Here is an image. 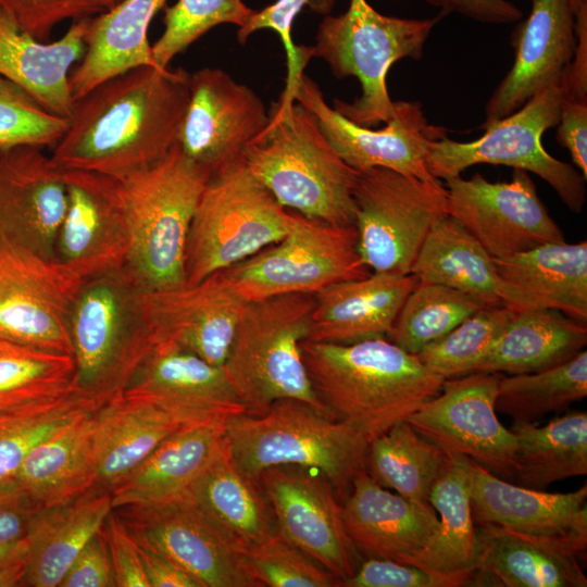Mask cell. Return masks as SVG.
I'll list each match as a JSON object with an SVG mask.
<instances>
[{
  "label": "cell",
  "instance_id": "obj_1",
  "mask_svg": "<svg viewBox=\"0 0 587 587\" xmlns=\"http://www.w3.org/2000/svg\"><path fill=\"white\" fill-rule=\"evenodd\" d=\"M188 99L189 73L183 68L125 71L74 101L50 157L62 170L129 176L176 145Z\"/></svg>",
  "mask_w": 587,
  "mask_h": 587
},
{
  "label": "cell",
  "instance_id": "obj_2",
  "mask_svg": "<svg viewBox=\"0 0 587 587\" xmlns=\"http://www.w3.org/2000/svg\"><path fill=\"white\" fill-rule=\"evenodd\" d=\"M301 355L320 400L369 442L437 396L445 382L387 338L303 340Z\"/></svg>",
  "mask_w": 587,
  "mask_h": 587
},
{
  "label": "cell",
  "instance_id": "obj_3",
  "mask_svg": "<svg viewBox=\"0 0 587 587\" xmlns=\"http://www.w3.org/2000/svg\"><path fill=\"white\" fill-rule=\"evenodd\" d=\"M241 161L286 209L330 225L354 224L358 171L333 149L315 116L280 95Z\"/></svg>",
  "mask_w": 587,
  "mask_h": 587
},
{
  "label": "cell",
  "instance_id": "obj_4",
  "mask_svg": "<svg viewBox=\"0 0 587 587\" xmlns=\"http://www.w3.org/2000/svg\"><path fill=\"white\" fill-rule=\"evenodd\" d=\"M145 291L126 265L83 280L70 322L73 391L99 405L122 395L155 346Z\"/></svg>",
  "mask_w": 587,
  "mask_h": 587
},
{
  "label": "cell",
  "instance_id": "obj_5",
  "mask_svg": "<svg viewBox=\"0 0 587 587\" xmlns=\"http://www.w3.org/2000/svg\"><path fill=\"white\" fill-rule=\"evenodd\" d=\"M224 438L232 459L246 472L258 476L277 465L316 470L344 500L354 476L365 470L369 441L299 399L277 400L260 414L229 416Z\"/></svg>",
  "mask_w": 587,
  "mask_h": 587
},
{
  "label": "cell",
  "instance_id": "obj_6",
  "mask_svg": "<svg viewBox=\"0 0 587 587\" xmlns=\"http://www.w3.org/2000/svg\"><path fill=\"white\" fill-rule=\"evenodd\" d=\"M210 175L176 142L155 163L120 179L128 230L125 265L146 291L186 284L187 236Z\"/></svg>",
  "mask_w": 587,
  "mask_h": 587
},
{
  "label": "cell",
  "instance_id": "obj_7",
  "mask_svg": "<svg viewBox=\"0 0 587 587\" xmlns=\"http://www.w3.org/2000/svg\"><path fill=\"white\" fill-rule=\"evenodd\" d=\"M314 303L312 294L245 303L223 370L247 413L260 414L292 398L335 417L315 394L301 355Z\"/></svg>",
  "mask_w": 587,
  "mask_h": 587
},
{
  "label": "cell",
  "instance_id": "obj_8",
  "mask_svg": "<svg viewBox=\"0 0 587 587\" xmlns=\"http://www.w3.org/2000/svg\"><path fill=\"white\" fill-rule=\"evenodd\" d=\"M402 18L377 12L366 0H350L348 10L321 23L312 55L323 59L337 78L357 77L361 96L334 100V109L355 124L377 127L392 118L386 77L395 62L422 59L433 28L445 17Z\"/></svg>",
  "mask_w": 587,
  "mask_h": 587
},
{
  "label": "cell",
  "instance_id": "obj_9",
  "mask_svg": "<svg viewBox=\"0 0 587 587\" xmlns=\"http://www.w3.org/2000/svg\"><path fill=\"white\" fill-rule=\"evenodd\" d=\"M295 213L237 161L210 175L185 249V283L193 285L279 241Z\"/></svg>",
  "mask_w": 587,
  "mask_h": 587
},
{
  "label": "cell",
  "instance_id": "obj_10",
  "mask_svg": "<svg viewBox=\"0 0 587 587\" xmlns=\"http://www.w3.org/2000/svg\"><path fill=\"white\" fill-rule=\"evenodd\" d=\"M563 97L564 84L552 85L512 114L484 127L485 134L476 140L460 142L448 136L435 140L426 159L428 172L444 180L483 163L532 172L547 182L572 212L580 213L586 178L571 164L550 155L541 142L542 134L559 123Z\"/></svg>",
  "mask_w": 587,
  "mask_h": 587
},
{
  "label": "cell",
  "instance_id": "obj_11",
  "mask_svg": "<svg viewBox=\"0 0 587 587\" xmlns=\"http://www.w3.org/2000/svg\"><path fill=\"white\" fill-rule=\"evenodd\" d=\"M353 199L358 251L374 273L411 274L427 235L448 215L440 180L385 167L358 172Z\"/></svg>",
  "mask_w": 587,
  "mask_h": 587
},
{
  "label": "cell",
  "instance_id": "obj_12",
  "mask_svg": "<svg viewBox=\"0 0 587 587\" xmlns=\"http://www.w3.org/2000/svg\"><path fill=\"white\" fill-rule=\"evenodd\" d=\"M222 271L245 302L287 294L314 295L370 274L358 251L354 225H330L299 213L279 241Z\"/></svg>",
  "mask_w": 587,
  "mask_h": 587
},
{
  "label": "cell",
  "instance_id": "obj_13",
  "mask_svg": "<svg viewBox=\"0 0 587 587\" xmlns=\"http://www.w3.org/2000/svg\"><path fill=\"white\" fill-rule=\"evenodd\" d=\"M82 283L0 236V338L72 355L71 313Z\"/></svg>",
  "mask_w": 587,
  "mask_h": 587
},
{
  "label": "cell",
  "instance_id": "obj_14",
  "mask_svg": "<svg viewBox=\"0 0 587 587\" xmlns=\"http://www.w3.org/2000/svg\"><path fill=\"white\" fill-rule=\"evenodd\" d=\"M498 373L445 379L437 396L405 421L453 455H464L496 476L511 478L517 439L496 414Z\"/></svg>",
  "mask_w": 587,
  "mask_h": 587
},
{
  "label": "cell",
  "instance_id": "obj_15",
  "mask_svg": "<svg viewBox=\"0 0 587 587\" xmlns=\"http://www.w3.org/2000/svg\"><path fill=\"white\" fill-rule=\"evenodd\" d=\"M292 95L315 116L333 149L353 170L385 167L424 180L436 179L426 159L430 145L447 136V130L428 123L419 101H395L392 118L373 128L355 124L329 107L320 87L304 73Z\"/></svg>",
  "mask_w": 587,
  "mask_h": 587
},
{
  "label": "cell",
  "instance_id": "obj_16",
  "mask_svg": "<svg viewBox=\"0 0 587 587\" xmlns=\"http://www.w3.org/2000/svg\"><path fill=\"white\" fill-rule=\"evenodd\" d=\"M445 182L448 215L494 259L565 241L526 171L513 168L510 182L491 183L479 173L470 179L458 176Z\"/></svg>",
  "mask_w": 587,
  "mask_h": 587
},
{
  "label": "cell",
  "instance_id": "obj_17",
  "mask_svg": "<svg viewBox=\"0 0 587 587\" xmlns=\"http://www.w3.org/2000/svg\"><path fill=\"white\" fill-rule=\"evenodd\" d=\"M273 507L279 535L325 567L340 584L357 570V550L330 482L319 471L277 465L258 475Z\"/></svg>",
  "mask_w": 587,
  "mask_h": 587
},
{
  "label": "cell",
  "instance_id": "obj_18",
  "mask_svg": "<svg viewBox=\"0 0 587 587\" xmlns=\"http://www.w3.org/2000/svg\"><path fill=\"white\" fill-rule=\"evenodd\" d=\"M268 112L247 85L221 68L189 74V99L177 143L210 174L241 160L247 145L265 127Z\"/></svg>",
  "mask_w": 587,
  "mask_h": 587
},
{
  "label": "cell",
  "instance_id": "obj_19",
  "mask_svg": "<svg viewBox=\"0 0 587 587\" xmlns=\"http://www.w3.org/2000/svg\"><path fill=\"white\" fill-rule=\"evenodd\" d=\"M113 510L136 542L175 561L201 587H262L246 553L183 499Z\"/></svg>",
  "mask_w": 587,
  "mask_h": 587
},
{
  "label": "cell",
  "instance_id": "obj_20",
  "mask_svg": "<svg viewBox=\"0 0 587 587\" xmlns=\"http://www.w3.org/2000/svg\"><path fill=\"white\" fill-rule=\"evenodd\" d=\"M67 207L54 243V261L80 279L126 264L128 230L121 180L63 170Z\"/></svg>",
  "mask_w": 587,
  "mask_h": 587
},
{
  "label": "cell",
  "instance_id": "obj_21",
  "mask_svg": "<svg viewBox=\"0 0 587 587\" xmlns=\"http://www.w3.org/2000/svg\"><path fill=\"white\" fill-rule=\"evenodd\" d=\"M511 34L514 62L489 97L480 128L501 120L539 91L565 83L577 45L571 0H529Z\"/></svg>",
  "mask_w": 587,
  "mask_h": 587
},
{
  "label": "cell",
  "instance_id": "obj_22",
  "mask_svg": "<svg viewBox=\"0 0 587 587\" xmlns=\"http://www.w3.org/2000/svg\"><path fill=\"white\" fill-rule=\"evenodd\" d=\"M245 303L223 271L193 285L145 291L142 296L155 345L179 347L216 366L226 361Z\"/></svg>",
  "mask_w": 587,
  "mask_h": 587
},
{
  "label": "cell",
  "instance_id": "obj_23",
  "mask_svg": "<svg viewBox=\"0 0 587 587\" xmlns=\"http://www.w3.org/2000/svg\"><path fill=\"white\" fill-rule=\"evenodd\" d=\"M66 207L63 170L43 148L20 146L1 151V237L54 260V243Z\"/></svg>",
  "mask_w": 587,
  "mask_h": 587
},
{
  "label": "cell",
  "instance_id": "obj_24",
  "mask_svg": "<svg viewBox=\"0 0 587 587\" xmlns=\"http://www.w3.org/2000/svg\"><path fill=\"white\" fill-rule=\"evenodd\" d=\"M121 396L161 407L188 423L226 420L246 412L223 366L170 344H158Z\"/></svg>",
  "mask_w": 587,
  "mask_h": 587
},
{
  "label": "cell",
  "instance_id": "obj_25",
  "mask_svg": "<svg viewBox=\"0 0 587 587\" xmlns=\"http://www.w3.org/2000/svg\"><path fill=\"white\" fill-rule=\"evenodd\" d=\"M471 507L476 526L496 525L587 548V486L548 492L511 484L472 461Z\"/></svg>",
  "mask_w": 587,
  "mask_h": 587
},
{
  "label": "cell",
  "instance_id": "obj_26",
  "mask_svg": "<svg viewBox=\"0 0 587 587\" xmlns=\"http://www.w3.org/2000/svg\"><path fill=\"white\" fill-rule=\"evenodd\" d=\"M179 499L243 553L279 534L273 507L261 482L232 459L225 438Z\"/></svg>",
  "mask_w": 587,
  "mask_h": 587
},
{
  "label": "cell",
  "instance_id": "obj_27",
  "mask_svg": "<svg viewBox=\"0 0 587 587\" xmlns=\"http://www.w3.org/2000/svg\"><path fill=\"white\" fill-rule=\"evenodd\" d=\"M342 521L357 552L400 563L417 553L432 538L438 516L397 492L378 485L365 470L353 478L344 500Z\"/></svg>",
  "mask_w": 587,
  "mask_h": 587
},
{
  "label": "cell",
  "instance_id": "obj_28",
  "mask_svg": "<svg viewBox=\"0 0 587 587\" xmlns=\"http://www.w3.org/2000/svg\"><path fill=\"white\" fill-rule=\"evenodd\" d=\"M502 304L514 310L547 308L587 320V242H546L494 259Z\"/></svg>",
  "mask_w": 587,
  "mask_h": 587
},
{
  "label": "cell",
  "instance_id": "obj_29",
  "mask_svg": "<svg viewBox=\"0 0 587 587\" xmlns=\"http://www.w3.org/2000/svg\"><path fill=\"white\" fill-rule=\"evenodd\" d=\"M413 274L370 273L314 294L309 341L350 345L387 338L409 294Z\"/></svg>",
  "mask_w": 587,
  "mask_h": 587
},
{
  "label": "cell",
  "instance_id": "obj_30",
  "mask_svg": "<svg viewBox=\"0 0 587 587\" xmlns=\"http://www.w3.org/2000/svg\"><path fill=\"white\" fill-rule=\"evenodd\" d=\"M476 527L477 565L471 586H587L582 553L570 544L496 525Z\"/></svg>",
  "mask_w": 587,
  "mask_h": 587
},
{
  "label": "cell",
  "instance_id": "obj_31",
  "mask_svg": "<svg viewBox=\"0 0 587 587\" xmlns=\"http://www.w3.org/2000/svg\"><path fill=\"white\" fill-rule=\"evenodd\" d=\"M91 17L73 21L58 40L40 41L0 7V75L48 111L68 118L74 105L70 70L84 55Z\"/></svg>",
  "mask_w": 587,
  "mask_h": 587
},
{
  "label": "cell",
  "instance_id": "obj_32",
  "mask_svg": "<svg viewBox=\"0 0 587 587\" xmlns=\"http://www.w3.org/2000/svg\"><path fill=\"white\" fill-rule=\"evenodd\" d=\"M471 477L472 460L448 453L429 495V503L439 515L438 526L428 542L407 563L446 579L451 587L469 586L477 565Z\"/></svg>",
  "mask_w": 587,
  "mask_h": 587
},
{
  "label": "cell",
  "instance_id": "obj_33",
  "mask_svg": "<svg viewBox=\"0 0 587 587\" xmlns=\"http://www.w3.org/2000/svg\"><path fill=\"white\" fill-rule=\"evenodd\" d=\"M93 417V488L109 491L168 436L192 424L153 403L124 396L100 405Z\"/></svg>",
  "mask_w": 587,
  "mask_h": 587
},
{
  "label": "cell",
  "instance_id": "obj_34",
  "mask_svg": "<svg viewBox=\"0 0 587 587\" xmlns=\"http://www.w3.org/2000/svg\"><path fill=\"white\" fill-rule=\"evenodd\" d=\"M226 420L186 424L168 436L110 490L112 508L154 505L182 498L222 447Z\"/></svg>",
  "mask_w": 587,
  "mask_h": 587
},
{
  "label": "cell",
  "instance_id": "obj_35",
  "mask_svg": "<svg viewBox=\"0 0 587 587\" xmlns=\"http://www.w3.org/2000/svg\"><path fill=\"white\" fill-rule=\"evenodd\" d=\"M112 509L110 491L99 488L70 502L40 509L24 538L22 586L59 587Z\"/></svg>",
  "mask_w": 587,
  "mask_h": 587
},
{
  "label": "cell",
  "instance_id": "obj_36",
  "mask_svg": "<svg viewBox=\"0 0 587 587\" xmlns=\"http://www.w3.org/2000/svg\"><path fill=\"white\" fill-rule=\"evenodd\" d=\"M167 0H122L91 17L85 52L70 76L74 101L103 80L140 65H154L149 26Z\"/></svg>",
  "mask_w": 587,
  "mask_h": 587
},
{
  "label": "cell",
  "instance_id": "obj_37",
  "mask_svg": "<svg viewBox=\"0 0 587 587\" xmlns=\"http://www.w3.org/2000/svg\"><path fill=\"white\" fill-rule=\"evenodd\" d=\"M95 412L39 442L14 476L13 482L39 508L70 502L95 487Z\"/></svg>",
  "mask_w": 587,
  "mask_h": 587
},
{
  "label": "cell",
  "instance_id": "obj_38",
  "mask_svg": "<svg viewBox=\"0 0 587 587\" xmlns=\"http://www.w3.org/2000/svg\"><path fill=\"white\" fill-rule=\"evenodd\" d=\"M587 344V327L547 308L519 310L473 373L538 372L562 364Z\"/></svg>",
  "mask_w": 587,
  "mask_h": 587
},
{
  "label": "cell",
  "instance_id": "obj_39",
  "mask_svg": "<svg viewBox=\"0 0 587 587\" xmlns=\"http://www.w3.org/2000/svg\"><path fill=\"white\" fill-rule=\"evenodd\" d=\"M411 274L421 283L439 284L466 294L485 307L502 304L494 258L450 215L434 225Z\"/></svg>",
  "mask_w": 587,
  "mask_h": 587
},
{
  "label": "cell",
  "instance_id": "obj_40",
  "mask_svg": "<svg viewBox=\"0 0 587 587\" xmlns=\"http://www.w3.org/2000/svg\"><path fill=\"white\" fill-rule=\"evenodd\" d=\"M517 439L511 478L545 490L555 482L587 474V412L570 411L544 426L513 424Z\"/></svg>",
  "mask_w": 587,
  "mask_h": 587
},
{
  "label": "cell",
  "instance_id": "obj_41",
  "mask_svg": "<svg viewBox=\"0 0 587 587\" xmlns=\"http://www.w3.org/2000/svg\"><path fill=\"white\" fill-rule=\"evenodd\" d=\"M447 459L446 451L402 421L369 442L365 471L382 487L433 509L430 490Z\"/></svg>",
  "mask_w": 587,
  "mask_h": 587
},
{
  "label": "cell",
  "instance_id": "obj_42",
  "mask_svg": "<svg viewBox=\"0 0 587 587\" xmlns=\"http://www.w3.org/2000/svg\"><path fill=\"white\" fill-rule=\"evenodd\" d=\"M587 396V351L538 372L500 376L496 411L513 424L536 423L549 413L567 409Z\"/></svg>",
  "mask_w": 587,
  "mask_h": 587
},
{
  "label": "cell",
  "instance_id": "obj_43",
  "mask_svg": "<svg viewBox=\"0 0 587 587\" xmlns=\"http://www.w3.org/2000/svg\"><path fill=\"white\" fill-rule=\"evenodd\" d=\"M73 357L0 338V413L73 390Z\"/></svg>",
  "mask_w": 587,
  "mask_h": 587
},
{
  "label": "cell",
  "instance_id": "obj_44",
  "mask_svg": "<svg viewBox=\"0 0 587 587\" xmlns=\"http://www.w3.org/2000/svg\"><path fill=\"white\" fill-rule=\"evenodd\" d=\"M100 405L75 391L0 413V483L13 480L42 440Z\"/></svg>",
  "mask_w": 587,
  "mask_h": 587
},
{
  "label": "cell",
  "instance_id": "obj_45",
  "mask_svg": "<svg viewBox=\"0 0 587 587\" xmlns=\"http://www.w3.org/2000/svg\"><path fill=\"white\" fill-rule=\"evenodd\" d=\"M484 307L455 289L419 282L403 302L387 339L416 354Z\"/></svg>",
  "mask_w": 587,
  "mask_h": 587
},
{
  "label": "cell",
  "instance_id": "obj_46",
  "mask_svg": "<svg viewBox=\"0 0 587 587\" xmlns=\"http://www.w3.org/2000/svg\"><path fill=\"white\" fill-rule=\"evenodd\" d=\"M517 311L504 304L484 307L415 355L445 379L471 374Z\"/></svg>",
  "mask_w": 587,
  "mask_h": 587
},
{
  "label": "cell",
  "instance_id": "obj_47",
  "mask_svg": "<svg viewBox=\"0 0 587 587\" xmlns=\"http://www.w3.org/2000/svg\"><path fill=\"white\" fill-rule=\"evenodd\" d=\"M253 12L242 0H178L164 10V32L151 46L153 64L170 67L177 54L213 27L234 24L240 28Z\"/></svg>",
  "mask_w": 587,
  "mask_h": 587
},
{
  "label": "cell",
  "instance_id": "obj_48",
  "mask_svg": "<svg viewBox=\"0 0 587 587\" xmlns=\"http://www.w3.org/2000/svg\"><path fill=\"white\" fill-rule=\"evenodd\" d=\"M67 126V117L48 111L0 75V150L20 146L53 148Z\"/></svg>",
  "mask_w": 587,
  "mask_h": 587
},
{
  "label": "cell",
  "instance_id": "obj_49",
  "mask_svg": "<svg viewBox=\"0 0 587 587\" xmlns=\"http://www.w3.org/2000/svg\"><path fill=\"white\" fill-rule=\"evenodd\" d=\"M262 587H334L340 580L279 534L246 552Z\"/></svg>",
  "mask_w": 587,
  "mask_h": 587
},
{
  "label": "cell",
  "instance_id": "obj_50",
  "mask_svg": "<svg viewBox=\"0 0 587 587\" xmlns=\"http://www.w3.org/2000/svg\"><path fill=\"white\" fill-rule=\"evenodd\" d=\"M336 0H277L261 11H254L248 22L238 28L237 38L245 43L247 38L257 30L271 29L275 32L283 43L286 53L287 74L283 95L292 96L297 79L303 74L309 60L313 58L311 47L297 46L291 36L292 24L303 7H310L314 12L328 13Z\"/></svg>",
  "mask_w": 587,
  "mask_h": 587
},
{
  "label": "cell",
  "instance_id": "obj_51",
  "mask_svg": "<svg viewBox=\"0 0 587 587\" xmlns=\"http://www.w3.org/2000/svg\"><path fill=\"white\" fill-rule=\"evenodd\" d=\"M0 7L22 29L40 41H48L53 28L63 21L104 12L91 0H0Z\"/></svg>",
  "mask_w": 587,
  "mask_h": 587
},
{
  "label": "cell",
  "instance_id": "obj_52",
  "mask_svg": "<svg viewBox=\"0 0 587 587\" xmlns=\"http://www.w3.org/2000/svg\"><path fill=\"white\" fill-rule=\"evenodd\" d=\"M345 587H451L450 583L419 566L367 558L342 582Z\"/></svg>",
  "mask_w": 587,
  "mask_h": 587
},
{
  "label": "cell",
  "instance_id": "obj_53",
  "mask_svg": "<svg viewBox=\"0 0 587 587\" xmlns=\"http://www.w3.org/2000/svg\"><path fill=\"white\" fill-rule=\"evenodd\" d=\"M101 532L108 545L115 586L149 587L138 545L113 509L107 516Z\"/></svg>",
  "mask_w": 587,
  "mask_h": 587
},
{
  "label": "cell",
  "instance_id": "obj_54",
  "mask_svg": "<svg viewBox=\"0 0 587 587\" xmlns=\"http://www.w3.org/2000/svg\"><path fill=\"white\" fill-rule=\"evenodd\" d=\"M108 545L101 529L92 536L62 578L59 587H114Z\"/></svg>",
  "mask_w": 587,
  "mask_h": 587
},
{
  "label": "cell",
  "instance_id": "obj_55",
  "mask_svg": "<svg viewBox=\"0 0 587 587\" xmlns=\"http://www.w3.org/2000/svg\"><path fill=\"white\" fill-rule=\"evenodd\" d=\"M557 140L587 179V99L565 95L561 105Z\"/></svg>",
  "mask_w": 587,
  "mask_h": 587
},
{
  "label": "cell",
  "instance_id": "obj_56",
  "mask_svg": "<svg viewBox=\"0 0 587 587\" xmlns=\"http://www.w3.org/2000/svg\"><path fill=\"white\" fill-rule=\"evenodd\" d=\"M40 509L13 480L0 483V542L23 540Z\"/></svg>",
  "mask_w": 587,
  "mask_h": 587
},
{
  "label": "cell",
  "instance_id": "obj_57",
  "mask_svg": "<svg viewBox=\"0 0 587 587\" xmlns=\"http://www.w3.org/2000/svg\"><path fill=\"white\" fill-rule=\"evenodd\" d=\"M438 8L445 15L458 13L486 24H512L519 22L523 13L508 0H424Z\"/></svg>",
  "mask_w": 587,
  "mask_h": 587
},
{
  "label": "cell",
  "instance_id": "obj_58",
  "mask_svg": "<svg viewBox=\"0 0 587 587\" xmlns=\"http://www.w3.org/2000/svg\"><path fill=\"white\" fill-rule=\"evenodd\" d=\"M149 587H201L186 570L163 553L138 544Z\"/></svg>",
  "mask_w": 587,
  "mask_h": 587
},
{
  "label": "cell",
  "instance_id": "obj_59",
  "mask_svg": "<svg viewBox=\"0 0 587 587\" xmlns=\"http://www.w3.org/2000/svg\"><path fill=\"white\" fill-rule=\"evenodd\" d=\"M25 540L16 542H0V571L23 564Z\"/></svg>",
  "mask_w": 587,
  "mask_h": 587
},
{
  "label": "cell",
  "instance_id": "obj_60",
  "mask_svg": "<svg viewBox=\"0 0 587 587\" xmlns=\"http://www.w3.org/2000/svg\"><path fill=\"white\" fill-rule=\"evenodd\" d=\"M23 576V564L0 571V587L22 586Z\"/></svg>",
  "mask_w": 587,
  "mask_h": 587
},
{
  "label": "cell",
  "instance_id": "obj_61",
  "mask_svg": "<svg viewBox=\"0 0 587 587\" xmlns=\"http://www.w3.org/2000/svg\"><path fill=\"white\" fill-rule=\"evenodd\" d=\"M96 5H98L102 11H107L114 5H116L122 0H91Z\"/></svg>",
  "mask_w": 587,
  "mask_h": 587
},
{
  "label": "cell",
  "instance_id": "obj_62",
  "mask_svg": "<svg viewBox=\"0 0 587 587\" xmlns=\"http://www.w3.org/2000/svg\"><path fill=\"white\" fill-rule=\"evenodd\" d=\"M571 2L574 11L587 4V0H571Z\"/></svg>",
  "mask_w": 587,
  "mask_h": 587
},
{
  "label": "cell",
  "instance_id": "obj_63",
  "mask_svg": "<svg viewBox=\"0 0 587 587\" xmlns=\"http://www.w3.org/2000/svg\"><path fill=\"white\" fill-rule=\"evenodd\" d=\"M1 151H2V150H0V155H1Z\"/></svg>",
  "mask_w": 587,
  "mask_h": 587
}]
</instances>
